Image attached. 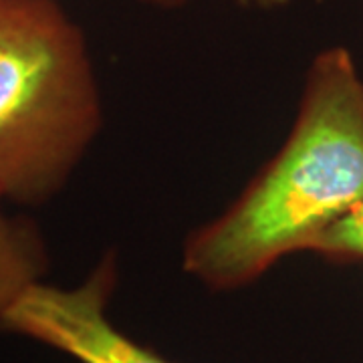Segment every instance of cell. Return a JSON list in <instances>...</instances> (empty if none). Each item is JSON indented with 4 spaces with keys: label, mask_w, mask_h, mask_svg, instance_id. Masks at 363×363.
Segmentation results:
<instances>
[{
    "label": "cell",
    "mask_w": 363,
    "mask_h": 363,
    "mask_svg": "<svg viewBox=\"0 0 363 363\" xmlns=\"http://www.w3.org/2000/svg\"><path fill=\"white\" fill-rule=\"evenodd\" d=\"M236 2L242 6H255V9H267V11L281 9V6L289 4V0H236Z\"/></svg>",
    "instance_id": "6"
},
{
    "label": "cell",
    "mask_w": 363,
    "mask_h": 363,
    "mask_svg": "<svg viewBox=\"0 0 363 363\" xmlns=\"http://www.w3.org/2000/svg\"><path fill=\"white\" fill-rule=\"evenodd\" d=\"M0 196V321L28 286L49 271V255L35 222L9 216Z\"/></svg>",
    "instance_id": "4"
},
{
    "label": "cell",
    "mask_w": 363,
    "mask_h": 363,
    "mask_svg": "<svg viewBox=\"0 0 363 363\" xmlns=\"http://www.w3.org/2000/svg\"><path fill=\"white\" fill-rule=\"evenodd\" d=\"M101 128L83 28L57 0H0V196L49 202Z\"/></svg>",
    "instance_id": "2"
},
{
    "label": "cell",
    "mask_w": 363,
    "mask_h": 363,
    "mask_svg": "<svg viewBox=\"0 0 363 363\" xmlns=\"http://www.w3.org/2000/svg\"><path fill=\"white\" fill-rule=\"evenodd\" d=\"M309 252L335 264L363 262V198L319 234Z\"/></svg>",
    "instance_id": "5"
},
{
    "label": "cell",
    "mask_w": 363,
    "mask_h": 363,
    "mask_svg": "<svg viewBox=\"0 0 363 363\" xmlns=\"http://www.w3.org/2000/svg\"><path fill=\"white\" fill-rule=\"evenodd\" d=\"M117 285L116 255H105L77 286H28L0 321V329L59 350L81 363H172L128 337L107 317Z\"/></svg>",
    "instance_id": "3"
},
{
    "label": "cell",
    "mask_w": 363,
    "mask_h": 363,
    "mask_svg": "<svg viewBox=\"0 0 363 363\" xmlns=\"http://www.w3.org/2000/svg\"><path fill=\"white\" fill-rule=\"evenodd\" d=\"M142 4H147V6H156V9H166V11H172V9H182L184 4H188L190 0H138Z\"/></svg>",
    "instance_id": "7"
},
{
    "label": "cell",
    "mask_w": 363,
    "mask_h": 363,
    "mask_svg": "<svg viewBox=\"0 0 363 363\" xmlns=\"http://www.w3.org/2000/svg\"><path fill=\"white\" fill-rule=\"evenodd\" d=\"M363 198V77L345 47L307 69L281 150L230 206L188 236L182 267L210 291L252 285Z\"/></svg>",
    "instance_id": "1"
}]
</instances>
